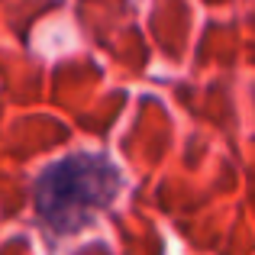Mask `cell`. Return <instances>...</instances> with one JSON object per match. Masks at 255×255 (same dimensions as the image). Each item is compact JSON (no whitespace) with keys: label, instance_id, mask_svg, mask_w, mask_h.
Masks as SVG:
<instances>
[{"label":"cell","instance_id":"1","mask_svg":"<svg viewBox=\"0 0 255 255\" xmlns=\"http://www.w3.org/2000/svg\"><path fill=\"white\" fill-rule=\"evenodd\" d=\"M123 191V171L104 152H75L39 171L32 184V210L49 236H75L87 230Z\"/></svg>","mask_w":255,"mask_h":255}]
</instances>
